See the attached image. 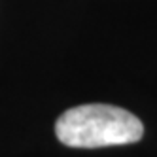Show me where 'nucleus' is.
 I'll list each match as a JSON object with an SVG mask.
<instances>
[{
    "mask_svg": "<svg viewBox=\"0 0 157 157\" xmlns=\"http://www.w3.org/2000/svg\"><path fill=\"white\" fill-rule=\"evenodd\" d=\"M55 132L68 148H106L138 142L144 134V125L134 114L123 108L82 104L57 117Z\"/></svg>",
    "mask_w": 157,
    "mask_h": 157,
    "instance_id": "nucleus-1",
    "label": "nucleus"
}]
</instances>
